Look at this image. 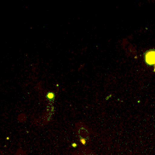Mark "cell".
<instances>
[{"label":"cell","mask_w":155,"mask_h":155,"mask_svg":"<svg viewBox=\"0 0 155 155\" xmlns=\"http://www.w3.org/2000/svg\"><path fill=\"white\" fill-rule=\"evenodd\" d=\"M143 58L147 65L150 66L155 65V49L146 51L143 54Z\"/></svg>","instance_id":"6da1fadb"},{"label":"cell","mask_w":155,"mask_h":155,"mask_svg":"<svg viewBox=\"0 0 155 155\" xmlns=\"http://www.w3.org/2000/svg\"><path fill=\"white\" fill-rule=\"evenodd\" d=\"M55 97V94L53 92L49 91L46 94V98L49 101H53Z\"/></svg>","instance_id":"7a4b0ae2"},{"label":"cell","mask_w":155,"mask_h":155,"mask_svg":"<svg viewBox=\"0 0 155 155\" xmlns=\"http://www.w3.org/2000/svg\"><path fill=\"white\" fill-rule=\"evenodd\" d=\"M81 142L83 144V145H85L86 143V140L84 138H81Z\"/></svg>","instance_id":"3957f363"},{"label":"cell","mask_w":155,"mask_h":155,"mask_svg":"<svg viewBox=\"0 0 155 155\" xmlns=\"http://www.w3.org/2000/svg\"><path fill=\"white\" fill-rule=\"evenodd\" d=\"M72 147H74V148H75V147H77V144H76V143H72Z\"/></svg>","instance_id":"277c9868"}]
</instances>
